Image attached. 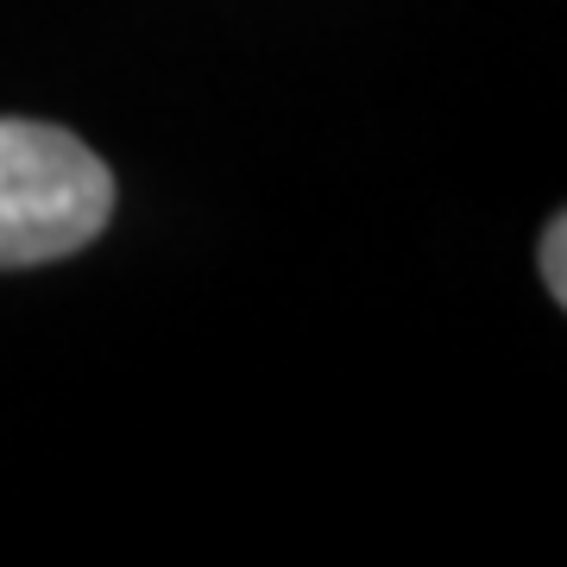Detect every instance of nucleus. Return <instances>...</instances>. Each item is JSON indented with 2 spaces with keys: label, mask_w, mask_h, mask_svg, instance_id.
<instances>
[{
  "label": "nucleus",
  "mask_w": 567,
  "mask_h": 567,
  "mask_svg": "<svg viewBox=\"0 0 567 567\" xmlns=\"http://www.w3.org/2000/svg\"><path fill=\"white\" fill-rule=\"evenodd\" d=\"M536 271H543L548 297L567 303V215H548L543 240H536Z\"/></svg>",
  "instance_id": "f03ea898"
},
{
  "label": "nucleus",
  "mask_w": 567,
  "mask_h": 567,
  "mask_svg": "<svg viewBox=\"0 0 567 567\" xmlns=\"http://www.w3.org/2000/svg\"><path fill=\"white\" fill-rule=\"evenodd\" d=\"M114 171L51 121H0V271L76 259L114 221Z\"/></svg>",
  "instance_id": "f257e3e1"
}]
</instances>
